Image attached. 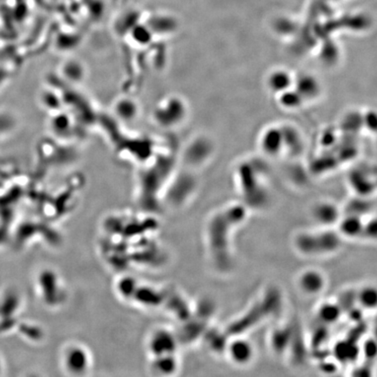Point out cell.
Wrapping results in <instances>:
<instances>
[{
	"instance_id": "5b68a950",
	"label": "cell",
	"mask_w": 377,
	"mask_h": 377,
	"mask_svg": "<svg viewBox=\"0 0 377 377\" xmlns=\"http://www.w3.org/2000/svg\"><path fill=\"white\" fill-rule=\"evenodd\" d=\"M356 301L365 310H374L376 306V290L374 286L364 285L355 293Z\"/></svg>"
},
{
	"instance_id": "8992f818",
	"label": "cell",
	"mask_w": 377,
	"mask_h": 377,
	"mask_svg": "<svg viewBox=\"0 0 377 377\" xmlns=\"http://www.w3.org/2000/svg\"><path fill=\"white\" fill-rule=\"evenodd\" d=\"M341 310L339 306L328 302L322 304L318 309V315L322 322L326 323H335L341 316Z\"/></svg>"
},
{
	"instance_id": "3957f363",
	"label": "cell",
	"mask_w": 377,
	"mask_h": 377,
	"mask_svg": "<svg viewBox=\"0 0 377 377\" xmlns=\"http://www.w3.org/2000/svg\"><path fill=\"white\" fill-rule=\"evenodd\" d=\"M225 352L232 363L242 367L251 363L254 357L253 343L246 338L237 337L230 341L227 343Z\"/></svg>"
},
{
	"instance_id": "7a4b0ae2",
	"label": "cell",
	"mask_w": 377,
	"mask_h": 377,
	"mask_svg": "<svg viewBox=\"0 0 377 377\" xmlns=\"http://www.w3.org/2000/svg\"><path fill=\"white\" fill-rule=\"evenodd\" d=\"M327 277L321 270L306 268L296 277V288L301 294L309 297L320 295L327 287Z\"/></svg>"
},
{
	"instance_id": "277c9868",
	"label": "cell",
	"mask_w": 377,
	"mask_h": 377,
	"mask_svg": "<svg viewBox=\"0 0 377 377\" xmlns=\"http://www.w3.org/2000/svg\"><path fill=\"white\" fill-rule=\"evenodd\" d=\"M342 215L335 204L329 202L316 203L312 209V217L322 228H332L337 224Z\"/></svg>"
},
{
	"instance_id": "6da1fadb",
	"label": "cell",
	"mask_w": 377,
	"mask_h": 377,
	"mask_svg": "<svg viewBox=\"0 0 377 377\" xmlns=\"http://www.w3.org/2000/svg\"><path fill=\"white\" fill-rule=\"evenodd\" d=\"M343 239L332 228L308 230L296 233L292 246L296 253L308 258L327 257L335 254L341 248Z\"/></svg>"
}]
</instances>
